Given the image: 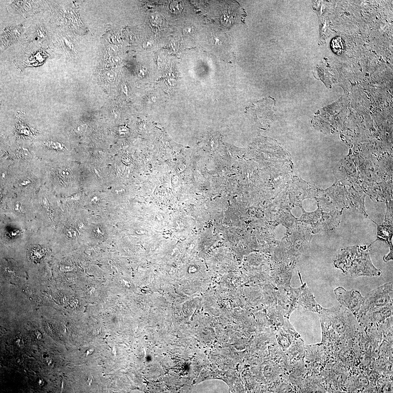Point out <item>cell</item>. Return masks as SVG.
<instances>
[{
    "instance_id": "5bb4252c",
    "label": "cell",
    "mask_w": 393,
    "mask_h": 393,
    "mask_svg": "<svg viewBox=\"0 0 393 393\" xmlns=\"http://www.w3.org/2000/svg\"><path fill=\"white\" fill-rule=\"evenodd\" d=\"M147 70V68L146 67L144 66L140 67L138 70V76L142 78H145L146 76Z\"/></svg>"
},
{
    "instance_id": "9c48e42d",
    "label": "cell",
    "mask_w": 393,
    "mask_h": 393,
    "mask_svg": "<svg viewBox=\"0 0 393 393\" xmlns=\"http://www.w3.org/2000/svg\"><path fill=\"white\" fill-rule=\"evenodd\" d=\"M35 248V247H34V248L30 249V250L31 251V252L30 251V253H31V257L34 256H33L31 258L32 259L33 258V259H34L35 257H37V260L40 259L43 256V253H44L43 252L42 249L39 248Z\"/></svg>"
},
{
    "instance_id": "d6986e66",
    "label": "cell",
    "mask_w": 393,
    "mask_h": 393,
    "mask_svg": "<svg viewBox=\"0 0 393 393\" xmlns=\"http://www.w3.org/2000/svg\"><path fill=\"white\" fill-rule=\"evenodd\" d=\"M236 175V173H234V174H231V175Z\"/></svg>"
},
{
    "instance_id": "ac0fdd59",
    "label": "cell",
    "mask_w": 393,
    "mask_h": 393,
    "mask_svg": "<svg viewBox=\"0 0 393 393\" xmlns=\"http://www.w3.org/2000/svg\"><path fill=\"white\" fill-rule=\"evenodd\" d=\"M30 182V181L29 180H23V182H22V183H21V184H22V185H26V184L29 183Z\"/></svg>"
},
{
    "instance_id": "277c9868",
    "label": "cell",
    "mask_w": 393,
    "mask_h": 393,
    "mask_svg": "<svg viewBox=\"0 0 393 393\" xmlns=\"http://www.w3.org/2000/svg\"><path fill=\"white\" fill-rule=\"evenodd\" d=\"M384 221L381 225H378L377 240L385 241L390 247L389 253L383 257L384 262H387L393 260V245L391 239L393 234V220L385 218Z\"/></svg>"
},
{
    "instance_id": "9a60e30c",
    "label": "cell",
    "mask_w": 393,
    "mask_h": 393,
    "mask_svg": "<svg viewBox=\"0 0 393 393\" xmlns=\"http://www.w3.org/2000/svg\"><path fill=\"white\" fill-rule=\"evenodd\" d=\"M161 18L158 15H153L151 16V20L154 24L160 23L161 22Z\"/></svg>"
},
{
    "instance_id": "7c38bea8",
    "label": "cell",
    "mask_w": 393,
    "mask_h": 393,
    "mask_svg": "<svg viewBox=\"0 0 393 393\" xmlns=\"http://www.w3.org/2000/svg\"><path fill=\"white\" fill-rule=\"evenodd\" d=\"M195 29L192 26L189 25L186 27L183 30V32L185 35L188 36L192 35L194 34Z\"/></svg>"
},
{
    "instance_id": "8992f818",
    "label": "cell",
    "mask_w": 393,
    "mask_h": 393,
    "mask_svg": "<svg viewBox=\"0 0 393 393\" xmlns=\"http://www.w3.org/2000/svg\"><path fill=\"white\" fill-rule=\"evenodd\" d=\"M170 8L171 12L177 14L181 12L182 10L183 7L180 2L176 1L171 3Z\"/></svg>"
},
{
    "instance_id": "6da1fadb",
    "label": "cell",
    "mask_w": 393,
    "mask_h": 393,
    "mask_svg": "<svg viewBox=\"0 0 393 393\" xmlns=\"http://www.w3.org/2000/svg\"><path fill=\"white\" fill-rule=\"evenodd\" d=\"M371 245L353 246L343 249L334 261L336 268L344 275L351 278L378 277L382 271L373 264L370 251Z\"/></svg>"
},
{
    "instance_id": "7a4b0ae2",
    "label": "cell",
    "mask_w": 393,
    "mask_h": 393,
    "mask_svg": "<svg viewBox=\"0 0 393 393\" xmlns=\"http://www.w3.org/2000/svg\"><path fill=\"white\" fill-rule=\"evenodd\" d=\"M393 305V283L390 281L370 291L364 297L358 315L382 307Z\"/></svg>"
},
{
    "instance_id": "ffe728a7",
    "label": "cell",
    "mask_w": 393,
    "mask_h": 393,
    "mask_svg": "<svg viewBox=\"0 0 393 393\" xmlns=\"http://www.w3.org/2000/svg\"><path fill=\"white\" fill-rule=\"evenodd\" d=\"M237 157H238V158H240V157H238V155H237Z\"/></svg>"
},
{
    "instance_id": "4fadbf2b",
    "label": "cell",
    "mask_w": 393,
    "mask_h": 393,
    "mask_svg": "<svg viewBox=\"0 0 393 393\" xmlns=\"http://www.w3.org/2000/svg\"><path fill=\"white\" fill-rule=\"evenodd\" d=\"M59 174L61 177L65 178H68L70 177L71 173L68 169H63L59 171Z\"/></svg>"
},
{
    "instance_id": "ba28073f",
    "label": "cell",
    "mask_w": 393,
    "mask_h": 393,
    "mask_svg": "<svg viewBox=\"0 0 393 393\" xmlns=\"http://www.w3.org/2000/svg\"><path fill=\"white\" fill-rule=\"evenodd\" d=\"M116 74L113 71H106L103 74V78L105 80L108 82H113L115 81Z\"/></svg>"
},
{
    "instance_id": "3957f363",
    "label": "cell",
    "mask_w": 393,
    "mask_h": 393,
    "mask_svg": "<svg viewBox=\"0 0 393 393\" xmlns=\"http://www.w3.org/2000/svg\"><path fill=\"white\" fill-rule=\"evenodd\" d=\"M334 292L341 306L349 310L355 317L358 316L364 300V297L360 291L354 289L347 291L340 286L335 289Z\"/></svg>"
},
{
    "instance_id": "30bf717a",
    "label": "cell",
    "mask_w": 393,
    "mask_h": 393,
    "mask_svg": "<svg viewBox=\"0 0 393 393\" xmlns=\"http://www.w3.org/2000/svg\"><path fill=\"white\" fill-rule=\"evenodd\" d=\"M154 41L151 39H145L142 44L143 48L146 50H151L154 47Z\"/></svg>"
},
{
    "instance_id": "e0dca14e",
    "label": "cell",
    "mask_w": 393,
    "mask_h": 393,
    "mask_svg": "<svg viewBox=\"0 0 393 393\" xmlns=\"http://www.w3.org/2000/svg\"><path fill=\"white\" fill-rule=\"evenodd\" d=\"M122 89L124 93H125V94H126V95H128V89H127L126 86L125 84L122 86Z\"/></svg>"
},
{
    "instance_id": "2e32d148",
    "label": "cell",
    "mask_w": 393,
    "mask_h": 393,
    "mask_svg": "<svg viewBox=\"0 0 393 393\" xmlns=\"http://www.w3.org/2000/svg\"><path fill=\"white\" fill-rule=\"evenodd\" d=\"M212 41L213 42V43L214 45H217L218 46H221L223 44L222 41H221L218 38V36H217L216 35L213 36L212 37Z\"/></svg>"
},
{
    "instance_id": "5b68a950",
    "label": "cell",
    "mask_w": 393,
    "mask_h": 393,
    "mask_svg": "<svg viewBox=\"0 0 393 393\" xmlns=\"http://www.w3.org/2000/svg\"><path fill=\"white\" fill-rule=\"evenodd\" d=\"M331 46L333 51L338 55L343 52L344 49V42L341 37H337L334 38L332 41Z\"/></svg>"
},
{
    "instance_id": "52a82bcc",
    "label": "cell",
    "mask_w": 393,
    "mask_h": 393,
    "mask_svg": "<svg viewBox=\"0 0 393 393\" xmlns=\"http://www.w3.org/2000/svg\"><path fill=\"white\" fill-rule=\"evenodd\" d=\"M45 145L49 148L57 150H64L65 148L61 143L52 141H48L45 142Z\"/></svg>"
},
{
    "instance_id": "8fae6325",
    "label": "cell",
    "mask_w": 393,
    "mask_h": 393,
    "mask_svg": "<svg viewBox=\"0 0 393 393\" xmlns=\"http://www.w3.org/2000/svg\"><path fill=\"white\" fill-rule=\"evenodd\" d=\"M87 128V125L86 124H81L76 126L74 130L77 133L83 134L86 131Z\"/></svg>"
}]
</instances>
